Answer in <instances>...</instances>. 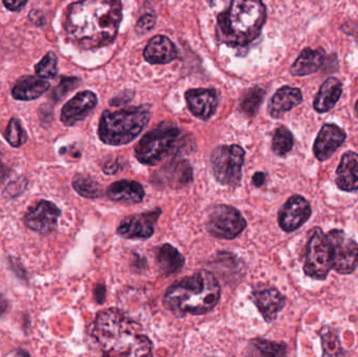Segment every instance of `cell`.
Instances as JSON below:
<instances>
[{
	"label": "cell",
	"mask_w": 358,
	"mask_h": 357,
	"mask_svg": "<svg viewBox=\"0 0 358 357\" xmlns=\"http://www.w3.org/2000/svg\"><path fill=\"white\" fill-rule=\"evenodd\" d=\"M27 0H3L4 6L10 10H20L27 4Z\"/></svg>",
	"instance_id": "obj_36"
},
{
	"label": "cell",
	"mask_w": 358,
	"mask_h": 357,
	"mask_svg": "<svg viewBox=\"0 0 358 357\" xmlns=\"http://www.w3.org/2000/svg\"><path fill=\"white\" fill-rule=\"evenodd\" d=\"M265 92L260 87L252 88L246 92L241 103V108L248 115H256L264 100Z\"/></svg>",
	"instance_id": "obj_31"
},
{
	"label": "cell",
	"mask_w": 358,
	"mask_h": 357,
	"mask_svg": "<svg viewBox=\"0 0 358 357\" xmlns=\"http://www.w3.org/2000/svg\"><path fill=\"white\" fill-rule=\"evenodd\" d=\"M79 83L80 80L77 79V78H63V79L61 80L60 84H59L56 89H55L54 98L56 99V100H60L65 94H67V92L75 89Z\"/></svg>",
	"instance_id": "obj_34"
},
{
	"label": "cell",
	"mask_w": 358,
	"mask_h": 357,
	"mask_svg": "<svg viewBox=\"0 0 358 357\" xmlns=\"http://www.w3.org/2000/svg\"><path fill=\"white\" fill-rule=\"evenodd\" d=\"M325 59L326 54L323 48H317V50L305 48L296 59V62L292 64L290 73L298 77L317 73L323 66Z\"/></svg>",
	"instance_id": "obj_23"
},
{
	"label": "cell",
	"mask_w": 358,
	"mask_h": 357,
	"mask_svg": "<svg viewBox=\"0 0 358 357\" xmlns=\"http://www.w3.org/2000/svg\"><path fill=\"white\" fill-rule=\"evenodd\" d=\"M320 335H321L322 343H323V356H344L345 352L343 351L340 339H338V333L336 331L332 330L329 327H326Z\"/></svg>",
	"instance_id": "obj_29"
},
{
	"label": "cell",
	"mask_w": 358,
	"mask_h": 357,
	"mask_svg": "<svg viewBox=\"0 0 358 357\" xmlns=\"http://www.w3.org/2000/svg\"><path fill=\"white\" fill-rule=\"evenodd\" d=\"M252 346L256 354L261 356H284L287 354L286 345L266 340H254Z\"/></svg>",
	"instance_id": "obj_30"
},
{
	"label": "cell",
	"mask_w": 358,
	"mask_h": 357,
	"mask_svg": "<svg viewBox=\"0 0 358 357\" xmlns=\"http://www.w3.org/2000/svg\"><path fill=\"white\" fill-rule=\"evenodd\" d=\"M336 186L346 192L358 190V154L353 151L345 153L336 170Z\"/></svg>",
	"instance_id": "obj_19"
},
{
	"label": "cell",
	"mask_w": 358,
	"mask_h": 357,
	"mask_svg": "<svg viewBox=\"0 0 358 357\" xmlns=\"http://www.w3.org/2000/svg\"><path fill=\"white\" fill-rule=\"evenodd\" d=\"M144 57L147 62L151 64H167L178 57V50L169 38L155 36L147 44Z\"/></svg>",
	"instance_id": "obj_18"
},
{
	"label": "cell",
	"mask_w": 358,
	"mask_h": 357,
	"mask_svg": "<svg viewBox=\"0 0 358 357\" xmlns=\"http://www.w3.org/2000/svg\"><path fill=\"white\" fill-rule=\"evenodd\" d=\"M355 111H357V115L358 117V101H357V105H355Z\"/></svg>",
	"instance_id": "obj_40"
},
{
	"label": "cell",
	"mask_w": 358,
	"mask_h": 357,
	"mask_svg": "<svg viewBox=\"0 0 358 357\" xmlns=\"http://www.w3.org/2000/svg\"><path fill=\"white\" fill-rule=\"evenodd\" d=\"M346 138V132L342 128L334 124H325L313 145L315 157L320 161H327L344 144Z\"/></svg>",
	"instance_id": "obj_14"
},
{
	"label": "cell",
	"mask_w": 358,
	"mask_h": 357,
	"mask_svg": "<svg viewBox=\"0 0 358 357\" xmlns=\"http://www.w3.org/2000/svg\"><path fill=\"white\" fill-rule=\"evenodd\" d=\"M181 140V131L176 125L162 123L138 142L136 157L144 165H157L178 152Z\"/></svg>",
	"instance_id": "obj_6"
},
{
	"label": "cell",
	"mask_w": 358,
	"mask_h": 357,
	"mask_svg": "<svg viewBox=\"0 0 358 357\" xmlns=\"http://www.w3.org/2000/svg\"><path fill=\"white\" fill-rule=\"evenodd\" d=\"M329 245L332 270L338 274L349 275L358 266V245L346 233L341 230L330 231L326 234Z\"/></svg>",
	"instance_id": "obj_8"
},
{
	"label": "cell",
	"mask_w": 358,
	"mask_h": 357,
	"mask_svg": "<svg viewBox=\"0 0 358 357\" xmlns=\"http://www.w3.org/2000/svg\"><path fill=\"white\" fill-rule=\"evenodd\" d=\"M332 270L329 245L321 228L311 231L305 255L304 272L315 280H326Z\"/></svg>",
	"instance_id": "obj_9"
},
{
	"label": "cell",
	"mask_w": 358,
	"mask_h": 357,
	"mask_svg": "<svg viewBox=\"0 0 358 357\" xmlns=\"http://www.w3.org/2000/svg\"><path fill=\"white\" fill-rule=\"evenodd\" d=\"M157 264L163 276L176 274L185 265V258L170 245H164L157 249Z\"/></svg>",
	"instance_id": "obj_26"
},
{
	"label": "cell",
	"mask_w": 358,
	"mask_h": 357,
	"mask_svg": "<svg viewBox=\"0 0 358 357\" xmlns=\"http://www.w3.org/2000/svg\"><path fill=\"white\" fill-rule=\"evenodd\" d=\"M302 101L303 94L299 88L284 86L275 92L269 102V115L277 119L300 105Z\"/></svg>",
	"instance_id": "obj_20"
},
{
	"label": "cell",
	"mask_w": 358,
	"mask_h": 357,
	"mask_svg": "<svg viewBox=\"0 0 358 357\" xmlns=\"http://www.w3.org/2000/svg\"><path fill=\"white\" fill-rule=\"evenodd\" d=\"M265 178H266V175L263 172H257L252 176V184L256 187L263 186V184L265 182Z\"/></svg>",
	"instance_id": "obj_37"
},
{
	"label": "cell",
	"mask_w": 358,
	"mask_h": 357,
	"mask_svg": "<svg viewBox=\"0 0 358 357\" xmlns=\"http://www.w3.org/2000/svg\"><path fill=\"white\" fill-rule=\"evenodd\" d=\"M61 211L50 201H42L35 209L27 212L24 224L27 228L41 234H48L56 228Z\"/></svg>",
	"instance_id": "obj_13"
},
{
	"label": "cell",
	"mask_w": 358,
	"mask_h": 357,
	"mask_svg": "<svg viewBox=\"0 0 358 357\" xmlns=\"http://www.w3.org/2000/svg\"><path fill=\"white\" fill-rule=\"evenodd\" d=\"M58 58L52 52H48L36 65V73L43 79H52L58 73Z\"/></svg>",
	"instance_id": "obj_32"
},
{
	"label": "cell",
	"mask_w": 358,
	"mask_h": 357,
	"mask_svg": "<svg viewBox=\"0 0 358 357\" xmlns=\"http://www.w3.org/2000/svg\"><path fill=\"white\" fill-rule=\"evenodd\" d=\"M107 196L117 203H140L144 199L145 191L140 182L122 180L108 187Z\"/></svg>",
	"instance_id": "obj_21"
},
{
	"label": "cell",
	"mask_w": 358,
	"mask_h": 357,
	"mask_svg": "<svg viewBox=\"0 0 358 357\" xmlns=\"http://www.w3.org/2000/svg\"><path fill=\"white\" fill-rule=\"evenodd\" d=\"M159 173V178H157V182H161L162 184L172 187V188H180L189 184L193 177L192 174V168L189 163L185 161H178V163H169L167 167L161 170Z\"/></svg>",
	"instance_id": "obj_24"
},
{
	"label": "cell",
	"mask_w": 358,
	"mask_h": 357,
	"mask_svg": "<svg viewBox=\"0 0 358 357\" xmlns=\"http://www.w3.org/2000/svg\"><path fill=\"white\" fill-rule=\"evenodd\" d=\"M50 88V83L41 77L27 75L20 78L13 87L12 94L16 100L31 101L39 98Z\"/></svg>",
	"instance_id": "obj_22"
},
{
	"label": "cell",
	"mask_w": 358,
	"mask_h": 357,
	"mask_svg": "<svg viewBox=\"0 0 358 357\" xmlns=\"http://www.w3.org/2000/svg\"><path fill=\"white\" fill-rule=\"evenodd\" d=\"M8 309V301L3 296L0 295V316H3Z\"/></svg>",
	"instance_id": "obj_39"
},
{
	"label": "cell",
	"mask_w": 358,
	"mask_h": 357,
	"mask_svg": "<svg viewBox=\"0 0 358 357\" xmlns=\"http://www.w3.org/2000/svg\"><path fill=\"white\" fill-rule=\"evenodd\" d=\"M92 335L106 356H150L153 345L142 327L115 308L102 310L92 324Z\"/></svg>",
	"instance_id": "obj_2"
},
{
	"label": "cell",
	"mask_w": 358,
	"mask_h": 357,
	"mask_svg": "<svg viewBox=\"0 0 358 357\" xmlns=\"http://www.w3.org/2000/svg\"><path fill=\"white\" fill-rule=\"evenodd\" d=\"M155 17L151 14L144 15L140 20L136 23V33L138 35H144V34L148 33L151 29L155 27Z\"/></svg>",
	"instance_id": "obj_35"
},
{
	"label": "cell",
	"mask_w": 358,
	"mask_h": 357,
	"mask_svg": "<svg viewBox=\"0 0 358 357\" xmlns=\"http://www.w3.org/2000/svg\"><path fill=\"white\" fill-rule=\"evenodd\" d=\"M98 103L92 92H82L64 105L61 111V121L65 126H73L83 121Z\"/></svg>",
	"instance_id": "obj_15"
},
{
	"label": "cell",
	"mask_w": 358,
	"mask_h": 357,
	"mask_svg": "<svg viewBox=\"0 0 358 357\" xmlns=\"http://www.w3.org/2000/svg\"><path fill=\"white\" fill-rule=\"evenodd\" d=\"M342 94L343 86L340 80L336 78H329L326 80L320 88L319 94L315 96V103H313L315 110L319 113L331 110L340 100Z\"/></svg>",
	"instance_id": "obj_25"
},
{
	"label": "cell",
	"mask_w": 358,
	"mask_h": 357,
	"mask_svg": "<svg viewBox=\"0 0 358 357\" xmlns=\"http://www.w3.org/2000/svg\"><path fill=\"white\" fill-rule=\"evenodd\" d=\"M73 187L76 192L79 193L81 196L85 197V198H99L103 194V189L101 184L90 176L78 174L73 178Z\"/></svg>",
	"instance_id": "obj_27"
},
{
	"label": "cell",
	"mask_w": 358,
	"mask_h": 357,
	"mask_svg": "<svg viewBox=\"0 0 358 357\" xmlns=\"http://www.w3.org/2000/svg\"><path fill=\"white\" fill-rule=\"evenodd\" d=\"M121 21L120 0H81L69 6L65 29L80 48L92 50L111 43Z\"/></svg>",
	"instance_id": "obj_1"
},
{
	"label": "cell",
	"mask_w": 358,
	"mask_h": 357,
	"mask_svg": "<svg viewBox=\"0 0 358 357\" xmlns=\"http://www.w3.org/2000/svg\"><path fill=\"white\" fill-rule=\"evenodd\" d=\"M29 18H31V20L34 21L36 24H43V15H42L41 12H39V10H34V12H31V14H29Z\"/></svg>",
	"instance_id": "obj_38"
},
{
	"label": "cell",
	"mask_w": 358,
	"mask_h": 357,
	"mask_svg": "<svg viewBox=\"0 0 358 357\" xmlns=\"http://www.w3.org/2000/svg\"><path fill=\"white\" fill-rule=\"evenodd\" d=\"M246 220L236 207L217 205L208 214L206 230L215 238L231 240L245 230Z\"/></svg>",
	"instance_id": "obj_10"
},
{
	"label": "cell",
	"mask_w": 358,
	"mask_h": 357,
	"mask_svg": "<svg viewBox=\"0 0 358 357\" xmlns=\"http://www.w3.org/2000/svg\"><path fill=\"white\" fill-rule=\"evenodd\" d=\"M311 216L308 201L300 195L290 197L279 212L280 228L286 233L294 232L303 226Z\"/></svg>",
	"instance_id": "obj_11"
},
{
	"label": "cell",
	"mask_w": 358,
	"mask_h": 357,
	"mask_svg": "<svg viewBox=\"0 0 358 357\" xmlns=\"http://www.w3.org/2000/svg\"><path fill=\"white\" fill-rule=\"evenodd\" d=\"M6 138L10 146L13 147H20L25 142V132L21 127L20 122L18 119H10L8 130H6Z\"/></svg>",
	"instance_id": "obj_33"
},
{
	"label": "cell",
	"mask_w": 358,
	"mask_h": 357,
	"mask_svg": "<svg viewBox=\"0 0 358 357\" xmlns=\"http://www.w3.org/2000/svg\"><path fill=\"white\" fill-rule=\"evenodd\" d=\"M149 119L150 111L146 106L104 111L99 125V138L105 144L113 146L128 144L138 138Z\"/></svg>",
	"instance_id": "obj_5"
},
{
	"label": "cell",
	"mask_w": 358,
	"mask_h": 357,
	"mask_svg": "<svg viewBox=\"0 0 358 357\" xmlns=\"http://www.w3.org/2000/svg\"><path fill=\"white\" fill-rule=\"evenodd\" d=\"M159 209L148 213L132 215L126 217L117 228V234L126 239H146L150 238L155 234V226L161 215Z\"/></svg>",
	"instance_id": "obj_12"
},
{
	"label": "cell",
	"mask_w": 358,
	"mask_h": 357,
	"mask_svg": "<svg viewBox=\"0 0 358 357\" xmlns=\"http://www.w3.org/2000/svg\"><path fill=\"white\" fill-rule=\"evenodd\" d=\"M294 136L287 128L281 126L275 130L273 138V150L279 156H284L294 147Z\"/></svg>",
	"instance_id": "obj_28"
},
{
	"label": "cell",
	"mask_w": 358,
	"mask_h": 357,
	"mask_svg": "<svg viewBox=\"0 0 358 357\" xmlns=\"http://www.w3.org/2000/svg\"><path fill=\"white\" fill-rule=\"evenodd\" d=\"M220 295L216 277L212 272L200 270L170 286L165 295V305L178 316H199L212 312Z\"/></svg>",
	"instance_id": "obj_4"
},
{
	"label": "cell",
	"mask_w": 358,
	"mask_h": 357,
	"mask_svg": "<svg viewBox=\"0 0 358 357\" xmlns=\"http://www.w3.org/2000/svg\"><path fill=\"white\" fill-rule=\"evenodd\" d=\"M185 100L191 112L201 119H210L218 106V96L213 89L198 88L187 90Z\"/></svg>",
	"instance_id": "obj_16"
},
{
	"label": "cell",
	"mask_w": 358,
	"mask_h": 357,
	"mask_svg": "<svg viewBox=\"0 0 358 357\" xmlns=\"http://www.w3.org/2000/svg\"><path fill=\"white\" fill-rule=\"evenodd\" d=\"M217 15V37L229 46H246L260 36L266 20L262 0H208Z\"/></svg>",
	"instance_id": "obj_3"
},
{
	"label": "cell",
	"mask_w": 358,
	"mask_h": 357,
	"mask_svg": "<svg viewBox=\"0 0 358 357\" xmlns=\"http://www.w3.org/2000/svg\"><path fill=\"white\" fill-rule=\"evenodd\" d=\"M244 159L245 151L238 145L217 147L210 155L215 178L223 186H239Z\"/></svg>",
	"instance_id": "obj_7"
},
{
	"label": "cell",
	"mask_w": 358,
	"mask_h": 357,
	"mask_svg": "<svg viewBox=\"0 0 358 357\" xmlns=\"http://www.w3.org/2000/svg\"><path fill=\"white\" fill-rule=\"evenodd\" d=\"M252 296L255 304L267 323L275 321L278 314L285 307V297L275 289L254 291Z\"/></svg>",
	"instance_id": "obj_17"
}]
</instances>
